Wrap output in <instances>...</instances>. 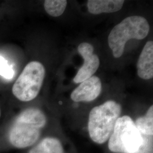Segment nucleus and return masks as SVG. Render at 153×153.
<instances>
[{
	"label": "nucleus",
	"instance_id": "obj_7",
	"mask_svg": "<svg viewBox=\"0 0 153 153\" xmlns=\"http://www.w3.org/2000/svg\"><path fill=\"white\" fill-rule=\"evenodd\" d=\"M102 91V83L98 76H92L83 81L72 92L71 99L76 102H91L98 98Z\"/></svg>",
	"mask_w": 153,
	"mask_h": 153
},
{
	"label": "nucleus",
	"instance_id": "obj_9",
	"mask_svg": "<svg viewBox=\"0 0 153 153\" xmlns=\"http://www.w3.org/2000/svg\"><path fill=\"white\" fill-rule=\"evenodd\" d=\"M124 3L123 0H89L88 10L93 14L111 13L121 10Z\"/></svg>",
	"mask_w": 153,
	"mask_h": 153
},
{
	"label": "nucleus",
	"instance_id": "obj_3",
	"mask_svg": "<svg viewBox=\"0 0 153 153\" xmlns=\"http://www.w3.org/2000/svg\"><path fill=\"white\" fill-rule=\"evenodd\" d=\"M150 31L147 20L141 16H128L116 25L110 32L108 39L109 48L115 58L123 55L126 42L131 39L142 40Z\"/></svg>",
	"mask_w": 153,
	"mask_h": 153
},
{
	"label": "nucleus",
	"instance_id": "obj_8",
	"mask_svg": "<svg viewBox=\"0 0 153 153\" xmlns=\"http://www.w3.org/2000/svg\"><path fill=\"white\" fill-rule=\"evenodd\" d=\"M137 74L143 79L153 78V41L148 42L142 49L137 62Z\"/></svg>",
	"mask_w": 153,
	"mask_h": 153
},
{
	"label": "nucleus",
	"instance_id": "obj_14",
	"mask_svg": "<svg viewBox=\"0 0 153 153\" xmlns=\"http://www.w3.org/2000/svg\"><path fill=\"white\" fill-rule=\"evenodd\" d=\"M1 109L0 107V118H1Z\"/></svg>",
	"mask_w": 153,
	"mask_h": 153
},
{
	"label": "nucleus",
	"instance_id": "obj_12",
	"mask_svg": "<svg viewBox=\"0 0 153 153\" xmlns=\"http://www.w3.org/2000/svg\"><path fill=\"white\" fill-rule=\"evenodd\" d=\"M65 0H47L44 2V9L49 16L57 17L61 16L65 10Z\"/></svg>",
	"mask_w": 153,
	"mask_h": 153
},
{
	"label": "nucleus",
	"instance_id": "obj_6",
	"mask_svg": "<svg viewBox=\"0 0 153 153\" xmlns=\"http://www.w3.org/2000/svg\"><path fill=\"white\" fill-rule=\"evenodd\" d=\"M78 51L82 56L84 62L74 78L73 81L76 83H81L93 76L100 65L98 56L94 54V48L91 44L81 43L78 47Z\"/></svg>",
	"mask_w": 153,
	"mask_h": 153
},
{
	"label": "nucleus",
	"instance_id": "obj_2",
	"mask_svg": "<svg viewBox=\"0 0 153 153\" xmlns=\"http://www.w3.org/2000/svg\"><path fill=\"white\" fill-rule=\"evenodd\" d=\"M121 107L115 101L108 100L95 107L89 115L88 129L94 142L102 144L111 136L116 121L120 117Z\"/></svg>",
	"mask_w": 153,
	"mask_h": 153
},
{
	"label": "nucleus",
	"instance_id": "obj_10",
	"mask_svg": "<svg viewBox=\"0 0 153 153\" xmlns=\"http://www.w3.org/2000/svg\"><path fill=\"white\" fill-rule=\"evenodd\" d=\"M28 153H64V150L59 139L47 137L34 145Z\"/></svg>",
	"mask_w": 153,
	"mask_h": 153
},
{
	"label": "nucleus",
	"instance_id": "obj_4",
	"mask_svg": "<svg viewBox=\"0 0 153 153\" xmlns=\"http://www.w3.org/2000/svg\"><path fill=\"white\" fill-rule=\"evenodd\" d=\"M143 140L135 123L128 116L119 117L109 137L108 148L117 153H136L142 146Z\"/></svg>",
	"mask_w": 153,
	"mask_h": 153
},
{
	"label": "nucleus",
	"instance_id": "obj_1",
	"mask_svg": "<svg viewBox=\"0 0 153 153\" xmlns=\"http://www.w3.org/2000/svg\"><path fill=\"white\" fill-rule=\"evenodd\" d=\"M47 123L44 113L36 108H28L16 116L11 125L7 140L13 148L26 149L38 141L42 129Z\"/></svg>",
	"mask_w": 153,
	"mask_h": 153
},
{
	"label": "nucleus",
	"instance_id": "obj_13",
	"mask_svg": "<svg viewBox=\"0 0 153 153\" xmlns=\"http://www.w3.org/2000/svg\"><path fill=\"white\" fill-rule=\"evenodd\" d=\"M14 74L12 67L9 65L7 61L0 56V75L6 79H11Z\"/></svg>",
	"mask_w": 153,
	"mask_h": 153
},
{
	"label": "nucleus",
	"instance_id": "obj_11",
	"mask_svg": "<svg viewBox=\"0 0 153 153\" xmlns=\"http://www.w3.org/2000/svg\"><path fill=\"white\" fill-rule=\"evenodd\" d=\"M135 125L141 134L153 136V106L148 109L146 114L143 117L138 118Z\"/></svg>",
	"mask_w": 153,
	"mask_h": 153
},
{
	"label": "nucleus",
	"instance_id": "obj_5",
	"mask_svg": "<svg viewBox=\"0 0 153 153\" xmlns=\"http://www.w3.org/2000/svg\"><path fill=\"white\" fill-rule=\"evenodd\" d=\"M45 70L38 61H31L25 66L13 86L12 92L22 102H30L36 98L42 86Z\"/></svg>",
	"mask_w": 153,
	"mask_h": 153
}]
</instances>
